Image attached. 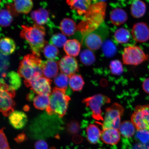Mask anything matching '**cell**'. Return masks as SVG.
<instances>
[{"mask_svg":"<svg viewBox=\"0 0 149 149\" xmlns=\"http://www.w3.org/2000/svg\"><path fill=\"white\" fill-rule=\"evenodd\" d=\"M20 36L29 43L33 54L40 57V53L47 44L45 39V29L42 26L36 24L32 26H22Z\"/></svg>","mask_w":149,"mask_h":149,"instance_id":"cell-1","label":"cell"},{"mask_svg":"<svg viewBox=\"0 0 149 149\" xmlns=\"http://www.w3.org/2000/svg\"><path fill=\"white\" fill-rule=\"evenodd\" d=\"M42 63L43 61L38 56L33 53L28 54L20 61L18 73L26 81L40 77L43 74Z\"/></svg>","mask_w":149,"mask_h":149,"instance_id":"cell-2","label":"cell"},{"mask_svg":"<svg viewBox=\"0 0 149 149\" xmlns=\"http://www.w3.org/2000/svg\"><path fill=\"white\" fill-rule=\"evenodd\" d=\"M65 91L57 87L53 88L49 97V105L46 109L48 115L56 114L61 118L66 114L71 98L66 94Z\"/></svg>","mask_w":149,"mask_h":149,"instance_id":"cell-3","label":"cell"},{"mask_svg":"<svg viewBox=\"0 0 149 149\" xmlns=\"http://www.w3.org/2000/svg\"><path fill=\"white\" fill-rule=\"evenodd\" d=\"M109 34V28L103 22L94 31L85 35L83 40V45L89 49L96 51L102 46Z\"/></svg>","mask_w":149,"mask_h":149,"instance_id":"cell-4","label":"cell"},{"mask_svg":"<svg viewBox=\"0 0 149 149\" xmlns=\"http://www.w3.org/2000/svg\"><path fill=\"white\" fill-rule=\"evenodd\" d=\"M15 90L0 79V112L3 116H9L14 111L16 103L14 99Z\"/></svg>","mask_w":149,"mask_h":149,"instance_id":"cell-5","label":"cell"},{"mask_svg":"<svg viewBox=\"0 0 149 149\" xmlns=\"http://www.w3.org/2000/svg\"><path fill=\"white\" fill-rule=\"evenodd\" d=\"M148 55L136 45L127 46L122 54L123 62L127 65L137 66L148 60Z\"/></svg>","mask_w":149,"mask_h":149,"instance_id":"cell-6","label":"cell"},{"mask_svg":"<svg viewBox=\"0 0 149 149\" xmlns=\"http://www.w3.org/2000/svg\"><path fill=\"white\" fill-rule=\"evenodd\" d=\"M124 110L122 106L117 103L107 108L102 125L103 130L111 128L118 130L121 123L120 117L123 114Z\"/></svg>","mask_w":149,"mask_h":149,"instance_id":"cell-7","label":"cell"},{"mask_svg":"<svg viewBox=\"0 0 149 149\" xmlns=\"http://www.w3.org/2000/svg\"><path fill=\"white\" fill-rule=\"evenodd\" d=\"M110 102V99L101 94L94 95L83 100V103L92 110L93 118L98 121L104 120L102 115L101 108L102 106L106 104L109 103Z\"/></svg>","mask_w":149,"mask_h":149,"instance_id":"cell-8","label":"cell"},{"mask_svg":"<svg viewBox=\"0 0 149 149\" xmlns=\"http://www.w3.org/2000/svg\"><path fill=\"white\" fill-rule=\"evenodd\" d=\"M131 122L137 130L149 131V105L136 107L131 117Z\"/></svg>","mask_w":149,"mask_h":149,"instance_id":"cell-9","label":"cell"},{"mask_svg":"<svg viewBox=\"0 0 149 149\" xmlns=\"http://www.w3.org/2000/svg\"><path fill=\"white\" fill-rule=\"evenodd\" d=\"M24 83L27 87L36 94L47 95L51 94V81L47 78L40 76L34 78L29 81H24Z\"/></svg>","mask_w":149,"mask_h":149,"instance_id":"cell-10","label":"cell"},{"mask_svg":"<svg viewBox=\"0 0 149 149\" xmlns=\"http://www.w3.org/2000/svg\"><path fill=\"white\" fill-rule=\"evenodd\" d=\"M58 65L61 72L69 77L75 74L79 70L77 60L73 57L70 56H64L59 61Z\"/></svg>","mask_w":149,"mask_h":149,"instance_id":"cell-11","label":"cell"},{"mask_svg":"<svg viewBox=\"0 0 149 149\" xmlns=\"http://www.w3.org/2000/svg\"><path fill=\"white\" fill-rule=\"evenodd\" d=\"M132 35L136 42L143 43L149 40V27L143 22H139L134 25L132 31Z\"/></svg>","mask_w":149,"mask_h":149,"instance_id":"cell-12","label":"cell"},{"mask_svg":"<svg viewBox=\"0 0 149 149\" xmlns=\"http://www.w3.org/2000/svg\"><path fill=\"white\" fill-rule=\"evenodd\" d=\"M9 121L13 127L20 130L26 126L28 122V118L26 115L23 112L15 111L9 115Z\"/></svg>","mask_w":149,"mask_h":149,"instance_id":"cell-13","label":"cell"},{"mask_svg":"<svg viewBox=\"0 0 149 149\" xmlns=\"http://www.w3.org/2000/svg\"><path fill=\"white\" fill-rule=\"evenodd\" d=\"M100 138L105 144L116 145L120 141V132L118 129L114 128L104 129L101 132Z\"/></svg>","mask_w":149,"mask_h":149,"instance_id":"cell-14","label":"cell"},{"mask_svg":"<svg viewBox=\"0 0 149 149\" xmlns=\"http://www.w3.org/2000/svg\"><path fill=\"white\" fill-rule=\"evenodd\" d=\"M42 68L44 75L48 79L55 77L58 72V65L54 60L43 61Z\"/></svg>","mask_w":149,"mask_h":149,"instance_id":"cell-15","label":"cell"},{"mask_svg":"<svg viewBox=\"0 0 149 149\" xmlns=\"http://www.w3.org/2000/svg\"><path fill=\"white\" fill-rule=\"evenodd\" d=\"M18 73L11 71L2 74V79L5 82L15 90H17L22 85V80Z\"/></svg>","mask_w":149,"mask_h":149,"instance_id":"cell-16","label":"cell"},{"mask_svg":"<svg viewBox=\"0 0 149 149\" xmlns=\"http://www.w3.org/2000/svg\"><path fill=\"white\" fill-rule=\"evenodd\" d=\"M15 42L12 39L6 37L0 39V52L3 55L12 54L16 49Z\"/></svg>","mask_w":149,"mask_h":149,"instance_id":"cell-17","label":"cell"},{"mask_svg":"<svg viewBox=\"0 0 149 149\" xmlns=\"http://www.w3.org/2000/svg\"><path fill=\"white\" fill-rule=\"evenodd\" d=\"M81 44L77 40H68L64 46V51L68 56L76 57L79 55L81 50Z\"/></svg>","mask_w":149,"mask_h":149,"instance_id":"cell-18","label":"cell"},{"mask_svg":"<svg viewBox=\"0 0 149 149\" xmlns=\"http://www.w3.org/2000/svg\"><path fill=\"white\" fill-rule=\"evenodd\" d=\"M13 6L17 13L27 14L32 9L33 7L32 0H13Z\"/></svg>","mask_w":149,"mask_h":149,"instance_id":"cell-19","label":"cell"},{"mask_svg":"<svg viewBox=\"0 0 149 149\" xmlns=\"http://www.w3.org/2000/svg\"><path fill=\"white\" fill-rule=\"evenodd\" d=\"M146 5L141 0H135L130 7V12L132 16L136 18L144 16L146 12Z\"/></svg>","mask_w":149,"mask_h":149,"instance_id":"cell-20","label":"cell"},{"mask_svg":"<svg viewBox=\"0 0 149 149\" xmlns=\"http://www.w3.org/2000/svg\"><path fill=\"white\" fill-rule=\"evenodd\" d=\"M31 16L37 25L41 26L47 22L49 14L46 9L41 8L33 11L31 13Z\"/></svg>","mask_w":149,"mask_h":149,"instance_id":"cell-21","label":"cell"},{"mask_svg":"<svg viewBox=\"0 0 149 149\" xmlns=\"http://www.w3.org/2000/svg\"><path fill=\"white\" fill-rule=\"evenodd\" d=\"M110 18L112 23L116 26H119L124 23L127 19V15L123 9L116 8L111 12Z\"/></svg>","mask_w":149,"mask_h":149,"instance_id":"cell-22","label":"cell"},{"mask_svg":"<svg viewBox=\"0 0 149 149\" xmlns=\"http://www.w3.org/2000/svg\"><path fill=\"white\" fill-rule=\"evenodd\" d=\"M118 129L123 136L129 138L134 135L136 129L131 121H125L121 123Z\"/></svg>","mask_w":149,"mask_h":149,"instance_id":"cell-23","label":"cell"},{"mask_svg":"<svg viewBox=\"0 0 149 149\" xmlns=\"http://www.w3.org/2000/svg\"><path fill=\"white\" fill-rule=\"evenodd\" d=\"M87 139L89 142L92 144L97 143L101 135V132L97 126L91 124L86 129Z\"/></svg>","mask_w":149,"mask_h":149,"instance_id":"cell-24","label":"cell"},{"mask_svg":"<svg viewBox=\"0 0 149 149\" xmlns=\"http://www.w3.org/2000/svg\"><path fill=\"white\" fill-rule=\"evenodd\" d=\"M67 1L72 9L80 14L85 13L91 3V0H67Z\"/></svg>","mask_w":149,"mask_h":149,"instance_id":"cell-25","label":"cell"},{"mask_svg":"<svg viewBox=\"0 0 149 149\" xmlns=\"http://www.w3.org/2000/svg\"><path fill=\"white\" fill-rule=\"evenodd\" d=\"M60 28L63 34L67 36H70L73 35L75 32L76 25L73 20L67 18L61 22Z\"/></svg>","mask_w":149,"mask_h":149,"instance_id":"cell-26","label":"cell"},{"mask_svg":"<svg viewBox=\"0 0 149 149\" xmlns=\"http://www.w3.org/2000/svg\"><path fill=\"white\" fill-rule=\"evenodd\" d=\"M50 96L47 95H38L33 100V104L36 109L43 110L49 105Z\"/></svg>","mask_w":149,"mask_h":149,"instance_id":"cell-27","label":"cell"},{"mask_svg":"<svg viewBox=\"0 0 149 149\" xmlns=\"http://www.w3.org/2000/svg\"><path fill=\"white\" fill-rule=\"evenodd\" d=\"M69 79L70 87L72 91L77 92L82 90L85 82L81 75L74 74L70 76Z\"/></svg>","mask_w":149,"mask_h":149,"instance_id":"cell-28","label":"cell"},{"mask_svg":"<svg viewBox=\"0 0 149 149\" xmlns=\"http://www.w3.org/2000/svg\"><path fill=\"white\" fill-rule=\"evenodd\" d=\"M114 37L117 42L119 44H125L129 41L130 34L128 30L122 28L115 31Z\"/></svg>","mask_w":149,"mask_h":149,"instance_id":"cell-29","label":"cell"},{"mask_svg":"<svg viewBox=\"0 0 149 149\" xmlns=\"http://www.w3.org/2000/svg\"><path fill=\"white\" fill-rule=\"evenodd\" d=\"M81 62L85 66H90L95 61V57L93 52L90 49H85L80 54Z\"/></svg>","mask_w":149,"mask_h":149,"instance_id":"cell-30","label":"cell"},{"mask_svg":"<svg viewBox=\"0 0 149 149\" xmlns=\"http://www.w3.org/2000/svg\"><path fill=\"white\" fill-rule=\"evenodd\" d=\"M69 78L68 76L61 72L55 77L54 83L57 88L66 91L69 83Z\"/></svg>","mask_w":149,"mask_h":149,"instance_id":"cell-31","label":"cell"},{"mask_svg":"<svg viewBox=\"0 0 149 149\" xmlns=\"http://www.w3.org/2000/svg\"><path fill=\"white\" fill-rule=\"evenodd\" d=\"M43 53L47 58L54 60L57 58L59 52L56 47L50 44L45 46L43 50Z\"/></svg>","mask_w":149,"mask_h":149,"instance_id":"cell-32","label":"cell"},{"mask_svg":"<svg viewBox=\"0 0 149 149\" xmlns=\"http://www.w3.org/2000/svg\"><path fill=\"white\" fill-rule=\"evenodd\" d=\"M13 20L12 15L9 11L5 9L0 10V26L4 27H8Z\"/></svg>","mask_w":149,"mask_h":149,"instance_id":"cell-33","label":"cell"},{"mask_svg":"<svg viewBox=\"0 0 149 149\" xmlns=\"http://www.w3.org/2000/svg\"><path fill=\"white\" fill-rule=\"evenodd\" d=\"M102 47L103 53L107 57H113L116 53V47L111 40L106 41L104 43Z\"/></svg>","mask_w":149,"mask_h":149,"instance_id":"cell-34","label":"cell"},{"mask_svg":"<svg viewBox=\"0 0 149 149\" xmlns=\"http://www.w3.org/2000/svg\"><path fill=\"white\" fill-rule=\"evenodd\" d=\"M135 137L136 141L139 143L143 144L149 143V131L148 130H137Z\"/></svg>","mask_w":149,"mask_h":149,"instance_id":"cell-35","label":"cell"},{"mask_svg":"<svg viewBox=\"0 0 149 149\" xmlns=\"http://www.w3.org/2000/svg\"><path fill=\"white\" fill-rule=\"evenodd\" d=\"M67 41V38L65 35L61 33H57L52 37L50 43L56 47L61 48L64 46Z\"/></svg>","mask_w":149,"mask_h":149,"instance_id":"cell-36","label":"cell"},{"mask_svg":"<svg viewBox=\"0 0 149 149\" xmlns=\"http://www.w3.org/2000/svg\"><path fill=\"white\" fill-rule=\"evenodd\" d=\"M109 67L111 73L114 75H120L123 71L122 63L118 60H115L111 61Z\"/></svg>","mask_w":149,"mask_h":149,"instance_id":"cell-37","label":"cell"},{"mask_svg":"<svg viewBox=\"0 0 149 149\" xmlns=\"http://www.w3.org/2000/svg\"><path fill=\"white\" fill-rule=\"evenodd\" d=\"M4 128L0 129V149H11L3 132Z\"/></svg>","mask_w":149,"mask_h":149,"instance_id":"cell-38","label":"cell"},{"mask_svg":"<svg viewBox=\"0 0 149 149\" xmlns=\"http://www.w3.org/2000/svg\"><path fill=\"white\" fill-rule=\"evenodd\" d=\"M79 124L76 121H72L68 125L67 128L69 132L72 134L77 133L79 130Z\"/></svg>","mask_w":149,"mask_h":149,"instance_id":"cell-39","label":"cell"},{"mask_svg":"<svg viewBox=\"0 0 149 149\" xmlns=\"http://www.w3.org/2000/svg\"><path fill=\"white\" fill-rule=\"evenodd\" d=\"M34 147L35 149H48L47 143L42 140H40L36 141Z\"/></svg>","mask_w":149,"mask_h":149,"instance_id":"cell-40","label":"cell"},{"mask_svg":"<svg viewBox=\"0 0 149 149\" xmlns=\"http://www.w3.org/2000/svg\"><path fill=\"white\" fill-rule=\"evenodd\" d=\"M27 137L24 132L17 136L14 139L15 141L18 143H21L24 141H26Z\"/></svg>","mask_w":149,"mask_h":149,"instance_id":"cell-41","label":"cell"},{"mask_svg":"<svg viewBox=\"0 0 149 149\" xmlns=\"http://www.w3.org/2000/svg\"><path fill=\"white\" fill-rule=\"evenodd\" d=\"M142 87L145 92L149 94V78H147L143 81Z\"/></svg>","mask_w":149,"mask_h":149,"instance_id":"cell-42","label":"cell"},{"mask_svg":"<svg viewBox=\"0 0 149 149\" xmlns=\"http://www.w3.org/2000/svg\"><path fill=\"white\" fill-rule=\"evenodd\" d=\"M36 94L33 91H31L27 95L26 97L27 100L29 102H31L34 99L35 97V95Z\"/></svg>","mask_w":149,"mask_h":149,"instance_id":"cell-43","label":"cell"},{"mask_svg":"<svg viewBox=\"0 0 149 149\" xmlns=\"http://www.w3.org/2000/svg\"><path fill=\"white\" fill-rule=\"evenodd\" d=\"M49 149H56L54 147H51V148H50Z\"/></svg>","mask_w":149,"mask_h":149,"instance_id":"cell-44","label":"cell"},{"mask_svg":"<svg viewBox=\"0 0 149 149\" xmlns=\"http://www.w3.org/2000/svg\"><path fill=\"white\" fill-rule=\"evenodd\" d=\"M100 1H104V0H100Z\"/></svg>","mask_w":149,"mask_h":149,"instance_id":"cell-45","label":"cell"},{"mask_svg":"<svg viewBox=\"0 0 149 149\" xmlns=\"http://www.w3.org/2000/svg\"><path fill=\"white\" fill-rule=\"evenodd\" d=\"M0 3H1V0H0Z\"/></svg>","mask_w":149,"mask_h":149,"instance_id":"cell-46","label":"cell"}]
</instances>
